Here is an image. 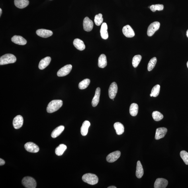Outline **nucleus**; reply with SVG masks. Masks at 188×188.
<instances>
[{"mask_svg": "<svg viewBox=\"0 0 188 188\" xmlns=\"http://www.w3.org/2000/svg\"><path fill=\"white\" fill-rule=\"evenodd\" d=\"M98 65L99 68H105L107 66V58L105 54H102L99 57Z\"/></svg>", "mask_w": 188, "mask_h": 188, "instance_id": "23", "label": "nucleus"}, {"mask_svg": "<svg viewBox=\"0 0 188 188\" xmlns=\"http://www.w3.org/2000/svg\"><path fill=\"white\" fill-rule=\"evenodd\" d=\"M5 164V161L3 160L2 159H0V165L2 166Z\"/></svg>", "mask_w": 188, "mask_h": 188, "instance_id": "37", "label": "nucleus"}, {"mask_svg": "<svg viewBox=\"0 0 188 188\" xmlns=\"http://www.w3.org/2000/svg\"><path fill=\"white\" fill-rule=\"evenodd\" d=\"M82 179L84 182L91 185H95L98 182V178L97 176L90 173H86L84 175Z\"/></svg>", "mask_w": 188, "mask_h": 188, "instance_id": "2", "label": "nucleus"}, {"mask_svg": "<svg viewBox=\"0 0 188 188\" xmlns=\"http://www.w3.org/2000/svg\"><path fill=\"white\" fill-rule=\"evenodd\" d=\"M120 152L119 151H116L111 153L106 158L108 162L112 163L115 162L119 158L120 156Z\"/></svg>", "mask_w": 188, "mask_h": 188, "instance_id": "10", "label": "nucleus"}, {"mask_svg": "<svg viewBox=\"0 0 188 188\" xmlns=\"http://www.w3.org/2000/svg\"><path fill=\"white\" fill-rule=\"evenodd\" d=\"M29 4L28 0H15L14 4L17 7L22 9L27 7Z\"/></svg>", "mask_w": 188, "mask_h": 188, "instance_id": "21", "label": "nucleus"}, {"mask_svg": "<svg viewBox=\"0 0 188 188\" xmlns=\"http://www.w3.org/2000/svg\"><path fill=\"white\" fill-rule=\"evenodd\" d=\"M22 184L26 188H35L36 187V181L33 178L30 177H26L22 179Z\"/></svg>", "mask_w": 188, "mask_h": 188, "instance_id": "4", "label": "nucleus"}, {"mask_svg": "<svg viewBox=\"0 0 188 188\" xmlns=\"http://www.w3.org/2000/svg\"><path fill=\"white\" fill-rule=\"evenodd\" d=\"M108 26L107 24L104 22L102 23L100 32L102 38L104 40H107L108 37V34L107 32Z\"/></svg>", "mask_w": 188, "mask_h": 188, "instance_id": "19", "label": "nucleus"}, {"mask_svg": "<svg viewBox=\"0 0 188 188\" xmlns=\"http://www.w3.org/2000/svg\"><path fill=\"white\" fill-rule=\"evenodd\" d=\"M108 188H116V187H114V186H111V187H108Z\"/></svg>", "mask_w": 188, "mask_h": 188, "instance_id": "38", "label": "nucleus"}, {"mask_svg": "<svg viewBox=\"0 0 188 188\" xmlns=\"http://www.w3.org/2000/svg\"><path fill=\"white\" fill-rule=\"evenodd\" d=\"M36 33L38 36L44 38L50 37L53 35L51 31L45 29H38L36 31Z\"/></svg>", "mask_w": 188, "mask_h": 188, "instance_id": "15", "label": "nucleus"}, {"mask_svg": "<svg viewBox=\"0 0 188 188\" xmlns=\"http://www.w3.org/2000/svg\"><path fill=\"white\" fill-rule=\"evenodd\" d=\"M103 15L101 13H99L95 16L94 21L96 25L97 26L101 25L103 23Z\"/></svg>", "mask_w": 188, "mask_h": 188, "instance_id": "33", "label": "nucleus"}, {"mask_svg": "<svg viewBox=\"0 0 188 188\" xmlns=\"http://www.w3.org/2000/svg\"><path fill=\"white\" fill-rule=\"evenodd\" d=\"M73 44L77 50L80 51L84 50L85 46L82 40L79 38L75 39L73 42Z\"/></svg>", "mask_w": 188, "mask_h": 188, "instance_id": "20", "label": "nucleus"}, {"mask_svg": "<svg viewBox=\"0 0 188 188\" xmlns=\"http://www.w3.org/2000/svg\"><path fill=\"white\" fill-rule=\"evenodd\" d=\"M122 32L124 35L128 38L134 37L135 33L131 26L127 25L124 26L122 29Z\"/></svg>", "mask_w": 188, "mask_h": 188, "instance_id": "11", "label": "nucleus"}, {"mask_svg": "<svg viewBox=\"0 0 188 188\" xmlns=\"http://www.w3.org/2000/svg\"><path fill=\"white\" fill-rule=\"evenodd\" d=\"M100 95H101V89L98 87L96 90L95 94L92 101V105L93 107L97 106L99 101Z\"/></svg>", "mask_w": 188, "mask_h": 188, "instance_id": "18", "label": "nucleus"}, {"mask_svg": "<svg viewBox=\"0 0 188 188\" xmlns=\"http://www.w3.org/2000/svg\"><path fill=\"white\" fill-rule=\"evenodd\" d=\"M142 59V57L140 55H137L134 57L132 59V64L134 68L137 67Z\"/></svg>", "mask_w": 188, "mask_h": 188, "instance_id": "30", "label": "nucleus"}, {"mask_svg": "<svg viewBox=\"0 0 188 188\" xmlns=\"http://www.w3.org/2000/svg\"><path fill=\"white\" fill-rule=\"evenodd\" d=\"M150 96L151 97H152V94L151 93L150 95Z\"/></svg>", "mask_w": 188, "mask_h": 188, "instance_id": "42", "label": "nucleus"}, {"mask_svg": "<svg viewBox=\"0 0 188 188\" xmlns=\"http://www.w3.org/2000/svg\"><path fill=\"white\" fill-rule=\"evenodd\" d=\"M157 59L156 57H154L151 59L148 65V71L152 70L154 68L157 62Z\"/></svg>", "mask_w": 188, "mask_h": 188, "instance_id": "32", "label": "nucleus"}, {"mask_svg": "<svg viewBox=\"0 0 188 188\" xmlns=\"http://www.w3.org/2000/svg\"><path fill=\"white\" fill-rule=\"evenodd\" d=\"M160 24L158 21L153 22L150 24L148 28L147 31V34L148 36H152L154 34L155 32L158 30L160 28Z\"/></svg>", "mask_w": 188, "mask_h": 188, "instance_id": "5", "label": "nucleus"}, {"mask_svg": "<svg viewBox=\"0 0 188 188\" xmlns=\"http://www.w3.org/2000/svg\"><path fill=\"white\" fill-rule=\"evenodd\" d=\"M83 26L84 29L85 31L90 32L93 29V22L88 17H85L84 20Z\"/></svg>", "mask_w": 188, "mask_h": 188, "instance_id": "9", "label": "nucleus"}, {"mask_svg": "<svg viewBox=\"0 0 188 188\" xmlns=\"http://www.w3.org/2000/svg\"><path fill=\"white\" fill-rule=\"evenodd\" d=\"M90 126V123L88 120H85L83 123L81 129V134L83 136H85L87 135Z\"/></svg>", "mask_w": 188, "mask_h": 188, "instance_id": "22", "label": "nucleus"}, {"mask_svg": "<svg viewBox=\"0 0 188 188\" xmlns=\"http://www.w3.org/2000/svg\"><path fill=\"white\" fill-rule=\"evenodd\" d=\"M168 184V181L164 178H159L155 181L154 187L155 188H165Z\"/></svg>", "mask_w": 188, "mask_h": 188, "instance_id": "13", "label": "nucleus"}, {"mask_svg": "<svg viewBox=\"0 0 188 188\" xmlns=\"http://www.w3.org/2000/svg\"><path fill=\"white\" fill-rule=\"evenodd\" d=\"M17 59L14 55L7 54L3 55L0 58V65H3L15 63Z\"/></svg>", "mask_w": 188, "mask_h": 188, "instance_id": "3", "label": "nucleus"}, {"mask_svg": "<svg viewBox=\"0 0 188 188\" xmlns=\"http://www.w3.org/2000/svg\"><path fill=\"white\" fill-rule=\"evenodd\" d=\"M180 156L185 164L188 165V153L185 151H181L180 152Z\"/></svg>", "mask_w": 188, "mask_h": 188, "instance_id": "36", "label": "nucleus"}, {"mask_svg": "<svg viewBox=\"0 0 188 188\" xmlns=\"http://www.w3.org/2000/svg\"><path fill=\"white\" fill-rule=\"evenodd\" d=\"M1 14H2V10L1 8V9H0V16H1Z\"/></svg>", "mask_w": 188, "mask_h": 188, "instance_id": "39", "label": "nucleus"}, {"mask_svg": "<svg viewBox=\"0 0 188 188\" xmlns=\"http://www.w3.org/2000/svg\"><path fill=\"white\" fill-rule=\"evenodd\" d=\"M167 132L166 128L162 127L157 128L155 133V139L156 140H159L164 137Z\"/></svg>", "mask_w": 188, "mask_h": 188, "instance_id": "14", "label": "nucleus"}, {"mask_svg": "<svg viewBox=\"0 0 188 188\" xmlns=\"http://www.w3.org/2000/svg\"><path fill=\"white\" fill-rule=\"evenodd\" d=\"M24 148L28 152L32 153L38 152L40 149L38 146L32 142H28L24 145Z\"/></svg>", "mask_w": 188, "mask_h": 188, "instance_id": "7", "label": "nucleus"}, {"mask_svg": "<svg viewBox=\"0 0 188 188\" xmlns=\"http://www.w3.org/2000/svg\"><path fill=\"white\" fill-rule=\"evenodd\" d=\"M144 175V170L140 161L137 162L136 176L138 178H141Z\"/></svg>", "mask_w": 188, "mask_h": 188, "instance_id": "24", "label": "nucleus"}, {"mask_svg": "<svg viewBox=\"0 0 188 188\" xmlns=\"http://www.w3.org/2000/svg\"><path fill=\"white\" fill-rule=\"evenodd\" d=\"M23 119L21 115H18L14 118L13 124L15 129H18L21 128L23 125Z\"/></svg>", "mask_w": 188, "mask_h": 188, "instance_id": "12", "label": "nucleus"}, {"mask_svg": "<svg viewBox=\"0 0 188 188\" xmlns=\"http://www.w3.org/2000/svg\"><path fill=\"white\" fill-rule=\"evenodd\" d=\"M160 86L159 85H156L153 88L151 91L152 97H156L159 95L160 93Z\"/></svg>", "mask_w": 188, "mask_h": 188, "instance_id": "34", "label": "nucleus"}, {"mask_svg": "<svg viewBox=\"0 0 188 188\" xmlns=\"http://www.w3.org/2000/svg\"><path fill=\"white\" fill-rule=\"evenodd\" d=\"M90 83V80L89 79H85L79 83V89L83 90L86 89L88 87Z\"/></svg>", "mask_w": 188, "mask_h": 188, "instance_id": "29", "label": "nucleus"}, {"mask_svg": "<svg viewBox=\"0 0 188 188\" xmlns=\"http://www.w3.org/2000/svg\"><path fill=\"white\" fill-rule=\"evenodd\" d=\"M67 148V147L66 145L63 144H60L56 148V150H55V153L58 156H61L66 151Z\"/></svg>", "mask_w": 188, "mask_h": 188, "instance_id": "27", "label": "nucleus"}, {"mask_svg": "<svg viewBox=\"0 0 188 188\" xmlns=\"http://www.w3.org/2000/svg\"><path fill=\"white\" fill-rule=\"evenodd\" d=\"M114 129L117 134L121 135L123 133L124 131V126L122 123L119 122H116L114 124Z\"/></svg>", "mask_w": 188, "mask_h": 188, "instance_id": "25", "label": "nucleus"}, {"mask_svg": "<svg viewBox=\"0 0 188 188\" xmlns=\"http://www.w3.org/2000/svg\"><path fill=\"white\" fill-rule=\"evenodd\" d=\"M72 68V66L71 65H67L59 69L57 73V75L59 77L66 76L70 73Z\"/></svg>", "mask_w": 188, "mask_h": 188, "instance_id": "6", "label": "nucleus"}, {"mask_svg": "<svg viewBox=\"0 0 188 188\" xmlns=\"http://www.w3.org/2000/svg\"><path fill=\"white\" fill-rule=\"evenodd\" d=\"M150 10L153 12H155L158 10V11H162L164 9V6L162 4L153 5L150 6Z\"/></svg>", "mask_w": 188, "mask_h": 188, "instance_id": "35", "label": "nucleus"}, {"mask_svg": "<svg viewBox=\"0 0 188 188\" xmlns=\"http://www.w3.org/2000/svg\"><path fill=\"white\" fill-rule=\"evenodd\" d=\"M63 101L61 100H55L51 101L47 107V112L48 113H54L62 107Z\"/></svg>", "mask_w": 188, "mask_h": 188, "instance_id": "1", "label": "nucleus"}, {"mask_svg": "<svg viewBox=\"0 0 188 188\" xmlns=\"http://www.w3.org/2000/svg\"><path fill=\"white\" fill-rule=\"evenodd\" d=\"M51 60V57H47L41 60L39 64V68L41 70H43L50 64Z\"/></svg>", "mask_w": 188, "mask_h": 188, "instance_id": "17", "label": "nucleus"}, {"mask_svg": "<svg viewBox=\"0 0 188 188\" xmlns=\"http://www.w3.org/2000/svg\"><path fill=\"white\" fill-rule=\"evenodd\" d=\"M152 117L155 121H159L163 119V116L160 112L156 111L153 112Z\"/></svg>", "mask_w": 188, "mask_h": 188, "instance_id": "31", "label": "nucleus"}, {"mask_svg": "<svg viewBox=\"0 0 188 188\" xmlns=\"http://www.w3.org/2000/svg\"><path fill=\"white\" fill-rule=\"evenodd\" d=\"M187 68H188V62L187 63Z\"/></svg>", "mask_w": 188, "mask_h": 188, "instance_id": "41", "label": "nucleus"}, {"mask_svg": "<svg viewBox=\"0 0 188 188\" xmlns=\"http://www.w3.org/2000/svg\"><path fill=\"white\" fill-rule=\"evenodd\" d=\"M187 37L188 38V29L187 30Z\"/></svg>", "mask_w": 188, "mask_h": 188, "instance_id": "40", "label": "nucleus"}, {"mask_svg": "<svg viewBox=\"0 0 188 188\" xmlns=\"http://www.w3.org/2000/svg\"><path fill=\"white\" fill-rule=\"evenodd\" d=\"M118 87L117 84L114 82L110 85L108 90V93L110 99H113L117 93Z\"/></svg>", "mask_w": 188, "mask_h": 188, "instance_id": "8", "label": "nucleus"}, {"mask_svg": "<svg viewBox=\"0 0 188 188\" xmlns=\"http://www.w3.org/2000/svg\"><path fill=\"white\" fill-rule=\"evenodd\" d=\"M11 40L14 43L21 46L26 45L27 43L25 39L20 36H14L12 38Z\"/></svg>", "mask_w": 188, "mask_h": 188, "instance_id": "16", "label": "nucleus"}, {"mask_svg": "<svg viewBox=\"0 0 188 188\" xmlns=\"http://www.w3.org/2000/svg\"><path fill=\"white\" fill-rule=\"evenodd\" d=\"M65 129L64 126H60L57 127L51 133V137L53 138H55L59 136L64 131Z\"/></svg>", "mask_w": 188, "mask_h": 188, "instance_id": "26", "label": "nucleus"}, {"mask_svg": "<svg viewBox=\"0 0 188 188\" xmlns=\"http://www.w3.org/2000/svg\"><path fill=\"white\" fill-rule=\"evenodd\" d=\"M138 111V106L137 104L133 103L130 105V113L131 115L135 116L137 115Z\"/></svg>", "mask_w": 188, "mask_h": 188, "instance_id": "28", "label": "nucleus"}]
</instances>
